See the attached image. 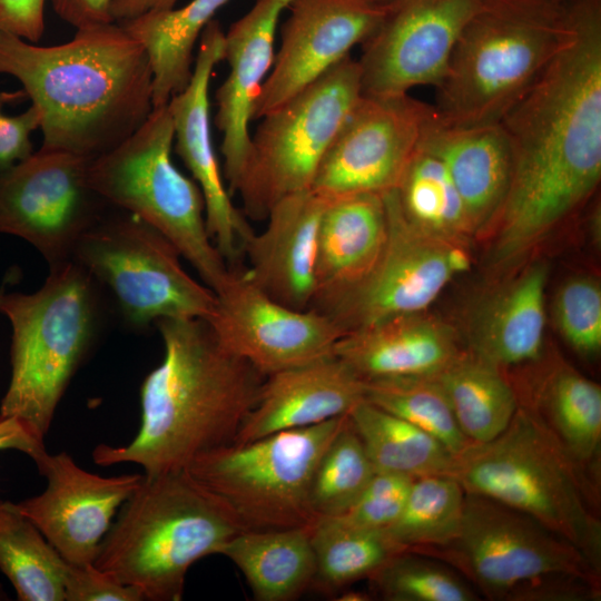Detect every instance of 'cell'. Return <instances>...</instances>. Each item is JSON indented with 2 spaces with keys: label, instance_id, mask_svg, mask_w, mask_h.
Here are the masks:
<instances>
[{
  "label": "cell",
  "instance_id": "35",
  "mask_svg": "<svg viewBox=\"0 0 601 601\" xmlns=\"http://www.w3.org/2000/svg\"><path fill=\"white\" fill-rule=\"evenodd\" d=\"M394 191L406 218L425 231L460 242L475 234L444 165L418 146Z\"/></svg>",
  "mask_w": 601,
  "mask_h": 601
},
{
  "label": "cell",
  "instance_id": "17",
  "mask_svg": "<svg viewBox=\"0 0 601 601\" xmlns=\"http://www.w3.org/2000/svg\"><path fill=\"white\" fill-rule=\"evenodd\" d=\"M481 0H396L361 46L362 95L394 97L442 82Z\"/></svg>",
  "mask_w": 601,
  "mask_h": 601
},
{
  "label": "cell",
  "instance_id": "26",
  "mask_svg": "<svg viewBox=\"0 0 601 601\" xmlns=\"http://www.w3.org/2000/svg\"><path fill=\"white\" fill-rule=\"evenodd\" d=\"M548 266L534 263L479 306L469 351L500 368L538 362L543 352Z\"/></svg>",
  "mask_w": 601,
  "mask_h": 601
},
{
  "label": "cell",
  "instance_id": "6",
  "mask_svg": "<svg viewBox=\"0 0 601 601\" xmlns=\"http://www.w3.org/2000/svg\"><path fill=\"white\" fill-rule=\"evenodd\" d=\"M50 267L31 294L0 290L11 325V375L0 417H16L43 441L56 410L102 327L100 285L70 259Z\"/></svg>",
  "mask_w": 601,
  "mask_h": 601
},
{
  "label": "cell",
  "instance_id": "33",
  "mask_svg": "<svg viewBox=\"0 0 601 601\" xmlns=\"http://www.w3.org/2000/svg\"><path fill=\"white\" fill-rule=\"evenodd\" d=\"M68 562L17 503L0 499V571L20 601H65Z\"/></svg>",
  "mask_w": 601,
  "mask_h": 601
},
{
  "label": "cell",
  "instance_id": "23",
  "mask_svg": "<svg viewBox=\"0 0 601 601\" xmlns=\"http://www.w3.org/2000/svg\"><path fill=\"white\" fill-rule=\"evenodd\" d=\"M365 382L334 354L265 377L233 443L346 415L365 400Z\"/></svg>",
  "mask_w": 601,
  "mask_h": 601
},
{
  "label": "cell",
  "instance_id": "18",
  "mask_svg": "<svg viewBox=\"0 0 601 601\" xmlns=\"http://www.w3.org/2000/svg\"><path fill=\"white\" fill-rule=\"evenodd\" d=\"M391 4L375 0H290L280 45L254 105L253 120L349 56L352 48L378 28Z\"/></svg>",
  "mask_w": 601,
  "mask_h": 601
},
{
  "label": "cell",
  "instance_id": "7",
  "mask_svg": "<svg viewBox=\"0 0 601 601\" xmlns=\"http://www.w3.org/2000/svg\"><path fill=\"white\" fill-rule=\"evenodd\" d=\"M236 524L184 470L142 474L102 538L93 565L144 600L179 601L199 559L219 554Z\"/></svg>",
  "mask_w": 601,
  "mask_h": 601
},
{
  "label": "cell",
  "instance_id": "47",
  "mask_svg": "<svg viewBox=\"0 0 601 601\" xmlns=\"http://www.w3.org/2000/svg\"><path fill=\"white\" fill-rule=\"evenodd\" d=\"M16 450L36 463L47 451L43 441L16 417H0V451Z\"/></svg>",
  "mask_w": 601,
  "mask_h": 601
},
{
  "label": "cell",
  "instance_id": "3",
  "mask_svg": "<svg viewBox=\"0 0 601 601\" xmlns=\"http://www.w3.org/2000/svg\"><path fill=\"white\" fill-rule=\"evenodd\" d=\"M160 364L140 387L141 423L126 445L100 444L96 464L135 463L146 475L179 471L235 441L266 376L227 351L201 318H160Z\"/></svg>",
  "mask_w": 601,
  "mask_h": 601
},
{
  "label": "cell",
  "instance_id": "31",
  "mask_svg": "<svg viewBox=\"0 0 601 601\" xmlns=\"http://www.w3.org/2000/svg\"><path fill=\"white\" fill-rule=\"evenodd\" d=\"M496 365L469 349L435 375L456 422L472 443L500 435L519 407V395Z\"/></svg>",
  "mask_w": 601,
  "mask_h": 601
},
{
  "label": "cell",
  "instance_id": "22",
  "mask_svg": "<svg viewBox=\"0 0 601 601\" xmlns=\"http://www.w3.org/2000/svg\"><path fill=\"white\" fill-rule=\"evenodd\" d=\"M328 200L312 188L284 197L243 247L248 279L295 309L311 308L316 294L318 228Z\"/></svg>",
  "mask_w": 601,
  "mask_h": 601
},
{
  "label": "cell",
  "instance_id": "12",
  "mask_svg": "<svg viewBox=\"0 0 601 601\" xmlns=\"http://www.w3.org/2000/svg\"><path fill=\"white\" fill-rule=\"evenodd\" d=\"M449 564L489 600L519 584L563 572L601 584V572L568 540L493 499L465 492L460 530L449 543L411 550Z\"/></svg>",
  "mask_w": 601,
  "mask_h": 601
},
{
  "label": "cell",
  "instance_id": "51",
  "mask_svg": "<svg viewBox=\"0 0 601 601\" xmlns=\"http://www.w3.org/2000/svg\"><path fill=\"white\" fill-rule=\"evenodd\" d=\"M375 1L383 2V3H391V2H393L395 0H375Z\"/></svg>",
  "mask_w": 601,
  "mask_h": 601
},
{
  "label": "cell",
  "instance_id": "48",
  "mask_svg": "<svg viewBox=\"0 0 601 601\" xmlns=\"http://www.w3.org/2000/svg\"><path fill=\"white\" fill-rule=\"evenodd\" d=\"M178 0H112L110 14L114 22L122 23L150 12L170 10Z\"/></svg>",
  "mask_w": 601,
  "mask_h": 601
},
{
  "label": "cell",
  "instance_id": "43",
  "mask_svg": "<svg viewBox=\"0 0 601 601\" xmlns=\"http://www.w3.org/2000/svg\"><path fill=\"white\" fill-rule=\"evenodd\" d=\"M142 594L91 564L68 563L65 601H141Z\"/></svg>",
  "mask_w": 601,
  "mask_h": 601
},
{
  "label": "cell",
  "instance_id": "9",
  "mask_svg": "<svg viewBox=\"0 0 601 601\" xmlns=\"http://www.w3.org/2000/svg\"><path fill=\"white\" fill-rule=\"evenodd\" d=\"M346 418L230 443L199 454L185 470L239 532L309 525L315 467Z\"/></svg>",
  "mask_w": 601,
  "mask_h": 601
},
{
  "label": "cell",
  "instance_id": "8",
  "mask_svg": "<svg viewBox=\"0 0 601 601\" xmlns=\"http://www.w3.org/2000/svg\"><path fill=\"white\" fill-rule=\"evenodd\" d=\"M173 145L168 106L154 108L127 139L90 159L88 181L107 204L159 230L216 293L230 267L208 234L200 188L171 160Z\"/></svg>",
  "mask_w": 601,
  "mask_h": 601
},
{
  "label": "cell",
  "instance_id": "39",
  "mask_svg": "<svg viewBox=\"0 0 601 601\" xmlns=\"http://www.w3.org/2000/svg\"><path fill=\"white\" fill-rule=\"evenodd\" d=\"M373 595L386 601H477L480 594L439 559L402 551L368 579Z\"/></svg>",
  "mask_w": 601,
  "mask_h": 601
},
{
  "label": "cell",
  "instance_id": "37",
  "mask_svg": "<svg viewBox=\"0 0 601 601\" xmlns=\"http://www.w3.org/2000/svg\"><path fill=\"white\" fill-rule=\"evenodd\" d=\"M364 398L431 434L454 457L472 444L435 375L368 381Z\"/></svg>",
  "mask_w": 601,
  "mask_h": 601
},
{
  "label": "cell",
  "instance_id": "2",
  "mask_svg": "<svg viewBox=\"0 0 601 601\" xmlns=\"http://www.w3.org/2000/svg\"><path fill=\"white\" fill-rule=\"evenodd\" d=\"M76 30L57 46L0 31V73L18 79L40 112L42 148L95 158L146 121L152 71L144 47L121 24Z\"/></svg>",
  "mask_w": 601,
  "mask_h": 601
},
{
  "label": "cell",
  "instance_id": "38",
  "mask_svg": "<svg viewBox=\"0 0 601 601\" xmlns=\"http://www.w3.org/2000/svg\"><path fill=\"white\" fill-rule=\"evenodd\" d=\"M374 474L373 464L347 414L312 477L308 504L315 520L343 514Z\"/></svg>",
  "mask_w": 601,
  "mask_h": 601
},
{
  "label": "cell",
  "instance_id": "40",
  "mask_svg": "<svg viewBox=\"0 0 601 601\" xmlns=\"http://www.w3.org/2000/svg\"><path fill=\"white\" fill-rule=\"evenodd\" d=\"M555 325L568 345L583 357L601 349V287L597 279L578 276L566 280L553 303Z\"/></svg>",
  "mask_w": 601,
  "mask_h": 601
},
{
  "label": "cell",
  "instance_id": "24",
  "mask_svg": "<svg viewBox=\"0 0 601 601\" xmlns=\"http://www.w3.org/2000/svg\"><path fill=\"white\" fill-rule=\"evenodd\" d=\"M456 338L424 312L402 314L345 333L334 355L364 382L434 376L461 351Z\"/></svg>",
  "mask_w": 601,
  "mask_h": 601
},
{
  "label": "cell",
  "instance_id": "4",
  "mask_svg": "<svg viewBox=\"0 0 601 601\" xmlns=\"http://www.w3.org/2000/svg\"><path fill=\"white\" fill-rule=\"evenodd\" d=\"M466 493L511 506L572 543L601 572L599 485L539 413L520 402L508 427L472 443L451 474Z\"/></svg>",
  "mask_w": 601,
  "mask_h": 601
},
{
  "label": "cell",
  "instance_id": "30",
  "mask_svg": "<svg viewBox=\"0 0 601 601\" xmlns=\"http://www.w3.org/2000/svg\"><path fill=\"white\" fill-rule=\"evenodd\" d=\"M526 404L539 413L568 452L599 482L600 385L559 359L550 364L535 398Z\"/></svg>",
  "mask_w": 601,
  "mask_h": 601
},
{
  "label": "cell",
  "instance_id": "14",
  "mask_svg": "<svg viewBox=\"0 0 601 601\" xmlns=\"http://www.w3.org/2000/svg\"><path fill=\"white\" fill-rule=\"evenodd\" d=\"M91 158L40 148L0 170V234L31 244L53 266L111 207L89 185Z\"/></svg>",
  "mask_w": 601,
  "mask_h": 601
},
{
  "label": "cell",
  "instance_id": "13",
  "mask_svg": "<svg viewBox=\"0 0 601 601\" xmlns=\"http://www.w3.org/2000/svg\"><path fill=\"white\" fill-rule=\"evenodd\" d=\"M383 198L387 236L376 264L356 284L311 306L329 317L343 334L393 316L424 312L471 265L464 242L414 225L403 214L394 189Z\"/></svg>",
  "mask_w": 601,
  "mask_h": 601
},
{
  "label": "cell",
  "instance_id": "42",
  "mask_svg": "<svg viewBox=\"0 0 601 601\" xmlns=\"http://www.w3.org/2000/svg\"><path fill=\"white\" fill-rule=\"evenodd\" d=\"M601 584L572 573H546L515 587L504 601H597Z\"/></svg>",
  "mask_w": 601,
  "mask_h": 601
},
{
  "label": "cell",
  "instance_id": "49",
  "mask_svg": "<svg viewBox=\"0 0 601 601\" xmlns=\"http://www.w3.org/2000/svg\"><path fill=\"white\" fill-rule=\"evenodd\" d=\"M26 99H28V97L23 89H20L17 91H10V92L0 91V115L2 114V108L6 105L20 102Z\"/></svg>",
  "mask_w": 601,
  "mask_h": 601
},
{
  "label": "cell",
  "instance_id": "36",
  "mask_svg": "<svg viewBox=\"0 0 601 601\" xmlns=\"http://www.w3.org/2000/svg\"><path fill=\"white\" fill-rule=\"evenodd\" d=\"M464 502L465 491L452 475L414 479L400 515L384 532L402 551L444 545L460 530Z\"/></svg>",
  "mask_w": 601,
  "mask_h": 601
},
{
  "label": "cell",
  "instance_id": "27",
  "mask_svg": "<svg viewBox=\"0 0 601 601\" xmlns=\"http://www.w3.org/2000/svg\"><path fill=\"white\" fill-rule=\"evenodd\" d=\"M386 236L383 195L353 194L329 198L318 228L313 303L365 277L380 258Z\"/></svg>",
  "mask_w": 601,
  "mask_h": 601
},
{
  "label": "cell",
  "instance_id": "34",
  "mask_svg": "<svg viewBox=\"0 0 601 601\" xmlns=\"http://www.w3.org/2000/svg\"><path fill=\"white\" fill-rule=\"evenodd\" d=\"M315 558L312 588L336 594L368 579L402 550L384 531L354 526L338 516L318 518L311 524Z\"/></svg>",
  "mask_w": 601,
  "mask_h": 601
},
{
  "label": "cell",
  "instance_id": "44",
  "mask_svg": "<svg viewBox=\"0 0 601 601\" xmlns=\"http://www.w3.org/2000/svg\"><path fill=\"white\" fill-rule=\"evenodd\" d=\"M40 112L33 105L16 116L0 115V170L33 154L31 135L40 128Z\"/></svg>",
  "mask_w": 601,
  "mask_h": 601
},
{
  "label": "cell",
  "instance_id": "45",
  "mask_svg": "<svg viewBox=\"0 0 601 601\" xmlns=\"http://www.w3.org/2000/svg\"><path fill=\"white\" fill-rule=\"evenodd\" d=\"M46 0H0V31L37 43L45 31Z\"/></svg>",
  "mask_w": 601,
  "mask_h": 601
},
{
  "label": "cell",
  "instance_id": "11",
  "mask_svg": "<svg viewBox=\"0 0 601 601\" xmlns=\"http://www.w3.org/2000/svg\"><path fill=\"white\" fill-rule=\"evenodd\" d=\"M180 256L159 230L111 206L82 234L71 259L111 292L127 325L141 329L160 318L213 314L215 293L185 270Z\"/></svg>",
  "mask_w": 601,
  "mask_h": 601
},
{
  "label": "cell",
  "instance_id": "46",
  "mask_svg": "<svg viewBox=\"0 0 601 601\" xmlns=\"http://www.w3.org/2000/svg\"><path fill=\"white\" fill-rule=\"evenodd\" d=\"M112 0H51L56 14L76 29L114 22Z\"/></svg>",
  "mask_w": 601,
  "mask_h": 601
},
{
  "label": "cell",
  "instance_id": "50",
  "mask_svg": "<svg viewBox=\"0 0 601 601\" xmlns=\"http://www.w3.org/2000/svg\"><path fill=\"white\" fill-rule=\"evenodd\" d=\"M373 597L372 593H367V592H364V591H358V590H351V589H347L346 590H342L341 591V594L338 595L337 600H342V601H367V600H371Z\"/></svg>",
  "mask_w": 601,
  "mask_h": 601
},
{
  "label": "cell",
  "instance_id": "15",
  "mask_svg": "<svg viewBox=\"0 0 601 601\" xmlns=\"http://www.w3.org/2000/svg\"><path fill=\"white\" fill-rule=\"evenodd\" d=\"M433 110L408 93L362 95L327 149L312 189L326 198L395 189Z\"/></svg>",
  "mask_w": 601,
  "mask_h": 601
},
{
  "label": "cell",
  "instance_id": "16",
  "mask_svg": "<svg viewBox=\"0 0 601 601\" xmlns=\"http://www.w3.org/2000/svg\"><path fill=\"white\" fill-rule=\"evenodd\" d=\"M205 319L218 342L264 376L334 354L343 332L323 313L286 306L230 267Z\"/></svg>",
  "mask_w": 601,
  "mask_h": 601
},
{
  "label": "cell",
  "instance_id": "21",
  "mask_svg": "<svg viewBox=\"0 0 601 601\" xmlns=\"http://www.w3.org/2000/svg\"><path fill=\"white\" fill-rule=\"evenodd\" d=\"M290 0H256L225 32L228 75L216 90L214 122L221 132L223 176L235 194L250 146L253 109L275 58V35Z\"/></svg>",
  "mask_w": 601,
  "mask_h": 601
},
{
  "label": "cell",
  "instance_id": "32",
  "mask_svg": "<svg viewBox=\"0 0 601 601\" xmlns=\"http://www.w3.org/2000/svg\"><path fill=\"white\" fill-rule=\"evenodd\" d=\"M375 472L417 479L451 474L455 457L435 437L363 400L348 413Z\"/></svg>",
  "mask_w": 601,
  "mask_h": 601
},
{
  "label": "cell",
  "instance_id": "25",
  "mask_svg": "<svg viewBox=\"0 0 601 601\" xmlns=\"http://www.w3.org/2000/svg\"><path fill=\"white\" fill-rule=\"evenodd\" d=\"M418 147L444 165L474 231L491 226L505 198L512 167L500 122L454 126L441 121L433 110Z\"/></svg>",
  "mask_w": 601,
  "mask_h": 601
},
{
  "label": "cell",
  "instance_id": "29",
  "mask_svg": "<svg viewBox=\"0 0 601 601\" xmlns=\"http://www.w3.org/2000/svg\"><path fill=\"white\" fill-rule=\"evenodd\" d=\"M229 0H191L119 23L144 47L152 71V107L166 106L189 82L194 48L216 12Z\"/></svg>",
  "mask_w": 601,
  "mask_h": 601
},
{
  "label": "cell",
  "instance_id": "5",
  "mask_svg": "<svg viewBox=\"0 0 601 601\" xmlns=\"http://www.w3.org/2000/svg\"><path fill=\"white\" fill-rule=\"evenodd\" d=\"M571 0H481L436 87L437 118L454 126L497 124L560 50Z\"/></svg>",
  "mask_w": 601,
  "mask_h": 601
},
{
  "label": "cell",
  "instance_id": "10",
  "mask_svg": "<svg viewBox=\"0 0 601 601\" xmlns=\"http://www.w3.org/2000/svg\"><path fill=\"white\" fill-rule=\"evenodd\" d=\"M361 96L359 66L349 55L259 118L235 190L246 217L263 220L284 197L312 188L327 149Z\"/></svg>",
  "mask_w": 601,
  "mask_h": 601
},
{
  "label": "cell",
  "instance_id": "20",
  "mask_svg": "<svg viewBox=\"0 0 601 601\" xmlns=\"http://www.w3.org/2000/svg\"><path fill=\"white\" fill-rule=\"evenodd\" d=\"M35 464L47 486L18 502L19 510L68 563H93L112 518L142 474L100 476L81 469L66 452H46Z\"/></svg>",
  "mask_w": 601,
  "mask_h": 601
},
{
  "label": "cell",
  "instance_id": "1",
  "mask_svg": "<svg viewBox=\"0 0 601 601\" xmlns=\"http://www.w3.org/2000/svg\"><path fill=\"white\" fill-rule=\"evenodd\" d=\"M511 178L491 226L492 260H516L579 211L601 178V0H571L570 30L499 121Z\"/></svg>",
  "mask_w": 601,
  "mask_h": 601
},
{
  "label": "cell",
  "instance_id": "19",
  "mask_svg": "<svg viewBox=\"0 0 601 601\" xmlns=\"http://www.w3.org/2000/svg\"><path fill=\"white\" fill-rule=\"evenodd\" d=\"M224 36L217 20L207 24L200 36L190 80L167 106L174 126L175 150L204 197L208 234L231 267L240 264L243 247L254 229L231 201L213 145L208 91L214 68L223 60Z\"/></svg>",
  "mask_w": 601,
  "mask_h": 601
},
{
  "label": "cell",
  "instance_id": "28",
  "mask_svg": "<svg viewBox=\"0 0 601 601\" xmlns=\"http://www.w3.org/2000/svg\"><path fill=\"white\" fill-rule=\"evenodd\" d=\"M219 554L243 573L257 601H292L313 585L315 558L311 524L240 531L225 543Z\"/></svg>",
  "mask_w": 601,
  "mask_h": 601
},
{
  "label": "cell",
  "instance_id": "41",
  "mask_svg": "<svg viewBox=\"0 0 601 601\" xmlns=\"http://www.w3.org/2000/svg\"><path fill=\"white\" fill-rule=\"evenodd\" d=\"M412 477L375 472L353 504L338 518L367 530H386L400 515Z\"/></svg>",
  "mask_w": 601,
  "mask_h": 601
}]
</instances>
